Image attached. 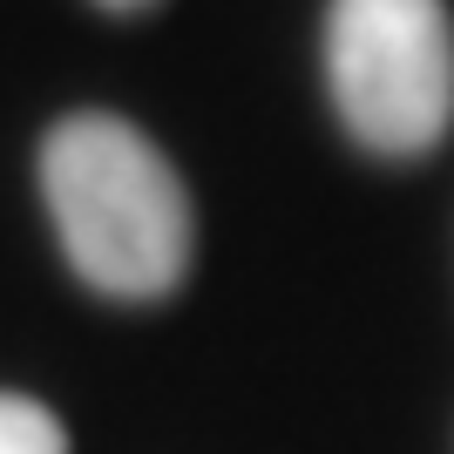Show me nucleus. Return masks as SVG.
<instances>
[{
    "mask_svg": "<svg viewBox=\"0 0 454 454\" xmlns=\"http://www.w3.org/2000/svg\"><path fill=\"white\" fill-rule=\"evenodd\" d=\"M333 109L366 150L427 156L454 122V20L441 0H333L325 7Z\"/></svg>",
    "mask_w": 454,
    "mask_h": 454,
    "instance_id": "2",
    "label": "nucleus"
},
{
    "mask_svg": "<svg viewBox=\"0 0 454 454\" xmlns=\"http://www.w3.org/2000/svg\"><path fill=\"white\" fill-rule=\"evenodd\" d=\"M41 197L68 265L95 292L143 305L184 285L197 251L190 190L136 122L102 109L55 122L41 143Z\"/></svg>",
    "mask_w": 454,
    "mask_h": 454,
    "instance_id": "1",
    "label": "nucleus"
},
{
    "mask_svg": "<svg viewBox=\"0 0 454 454\" xmlns=\"http://www.w3.org/2000/svg\"><path fill=\"white\" fill-rule=\"evenodd\" d=\"M102 7H115V14H136V7H150V0H102Z\"/></svg>",
    "mask_w": 454,
    "mask_h": 454,
    "instance_id": "4",
    "label": "nucleus"
},
{
    "mask_svg": "<svg viewBox=\"0 0 454 454\" xmlns=\"http://www.w3.org/2000/svg\"><path fill=\"white\" fill-rule=\"evenodd\" d=\"M0 454H68V434L41 400L0 394Z\"/></svg>",
    "mask_w": 454,
    "mask_h": 454,
    "instance_id": "3",
    "label": "nucleus"
}]
</instances>
